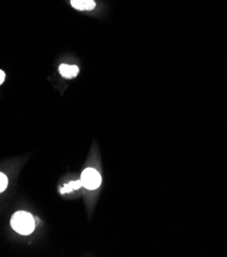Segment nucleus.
<instances>
[{"mask_svg":"<svg viewBox=\"0 0 227 257\" xmlns=\"http://www.w3.org/2000/svg\"><path fill=\"white\" fill-rule=\"evenodd\" d=\"M81 183L87 190H96L102 184V176L93 168H86L81 175Z\"/></svg>","mask_w":227,"mask_h":257,"instance_id":"nucleus-2","label":"nucleus"},{"mask_svg":"<svg viewBox=\"0 0 227 257\" xmlns=\"http://www.w3.org/2000/svg\"><path fill=\"white\" fill-rule=\"evenodd\" d=\"M59 73L63 78H75L79 73V68L77 66H70V65H62L59 66Z\"/></svg>","mask_w":227,"mask_h":257,"instance_id":"nucleus-4","label":"nucleus"},{"mask_svg":"<svg viewBox=\"0 0 227 257\" xmlns=\"http://www.w3.org/2000/svg\"><path fill=\"white\" fill-rule=\"evenodd\" d=\"M7 185H8L7 178L3 173L0 172V193H2L6 189Z\"/></svg>","mask_w":227,"mask_h":257,"instance_id":"nucleus-6","label":"nucleus"},{"mask_svg":"<svg viewBox=\"0 0 227 257\" xmlns=\"http://www.w3.org/2000/svg\"><path fill=\"white\" fill-rule=\"evenodd\" d=\"M71 4L78 10H91L95 7L93 0H71Z\"/></svg>","mask_w":227,"mask_h":257,"instance_id":"nucleus-3","label":"nucleus"},{"mask_svg":"<svg viewBox=\"0 0 227 257\" xmlns=\"http://www.w3.org/2000/svg\"><path fill=\"white\" fill-rule=\"evenodd\" d=\"M81 187H82V183H81V180L80 181L71 182L70 184L64 185V187L60 189V194H64V193H70L72 191L79 190Z\"/></svg>","mask_w":227,"mask_h":257,"instance_id":"nucleus-5","label":"nucleus"},{"mask_svg":"<svg viewBox=\"0 0 227 257\" xmlns=\"http://www.w3.org/2000/svg\"><path fill=\"white\" fill-rule=\"evenodd\" d=\"M4 79H5V74H4V72L2 70H0V85L3 83Z\"/></svg>","mask_w":227,"mask_h":257,"instance_id":"nucleus-7","label":"nucleus"},{"mask_svg":"<svg viewBox=\"0 0 227 257\" xmlns=\"http://www.w3.org/2000/svg\"><path fill=\"white\" fill-rule=\"evenodd\" d=\"M10 224L13 231L21 235L27 236L33 233L36 222L32 214L26 211H19L12 215Z\"/></svg>","mask_w":227,"mask_h":257,"instance_id":"nucleus-1","label":"nucleus"}]
</instances>
